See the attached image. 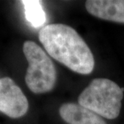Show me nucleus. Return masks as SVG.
I'll return each mask as SVG.
<instances>
[{
    "instance_id": "f257e3e1",
    "label": "nucleus",
    "mask_w": 124,
    "mask_h": 124,
    "mask_svg": "<svg viewBox=\"0 0 124 124\" xmlns=\"http://www.w3.org/2000/svg\"><path fill=\"white\" fill-rule=\"evenodd\" d=\"M47 53L75 73L88 75L94 68L93 55L75 29L63 23H51L39 31Z\"/></svg>"
},
{
    "instance_id": "f03ea898",
    "label": "nucleus",
    "mask_w": 124,
    "mask_h": 124,
    "mask_svg": "<svg viewBox=\"0 0 124 124\" xmlns=\"http://www.w3.org/2000/svg\"><path fill=\"white\" fill-rule=\"evenodd\" d=\"M124 88L107 78H95L78 97V104L101 118L115 119L122 108Z\"/></svg>"
},
{
    "instance_id": "7ed1b4c3",
    "label": "nucleus",
    "mask_w": 124,
    "mask_h": 124,
    "mask_svg": "<svg viewBox=\"0 0 124 124\" xmlns=\"http://www.w3.org/2000/svg\"><path fill=\"white\" fill-rule=\"evenodd\" d=\"M24 56L28 62L25 82L31 92L44 93L51 91L56 81V70L50 57L36 43L25 41Z\"/></svg>"
},
{
    "instance_id": "20e7f679",
    "label": "nucleus",
    "mask_w": 124,
    "mask_h": 124,
    "mask_svg": "<svg viewBox=\"0 0 124 124\" xmlns=\"http://www.w3.org/2000/svg\"><path fill=\"white\" fill-rule=\"evenodd\" d=\"M28 110V101L23 91L10 78L0 79V111L10 118H20Z\"/></svg>"
},
{
    "instance_id": "39448f33",
    "label": "nucleus",
    "mask_w": 124,
    "mask_h": 124,
    "mask_svg": "<svg viewBox=\"0 0 124 124\" xmlns=\"http://www.w3.org/2000/svg\"><path fill=\"white\" fill-rule=\"evenodd\" d=\"M85 8L96 18L124 23V0H88Z\"/></svg>"
},
{
    "instance_id": "423d86ee",
    "label": "nucleus",
    "mask_w": 124,
    "mask_h": 124,
    "mask_svg": "<svg viewBox=\"0 0 124 124\" xmlns=\"http://www.w3.org/2000/svg\"><path fill=\"white\" fill-rule=\"evenodd\" d=\"M59 114L62 119L69 124H106L97 114L73 102L61 105Z\"/></svg>"
},
{
    "instance_id": "0eeeda50",
    "label": "nucleus",
    "mask_w": 124,
    "mask_h": 124,
    "mask_svg": "<svg viewBox=\"0 0 124 124\" xmlns=\"http://www.w3.org/2000/svg\"><path fill=\"white\" fill-rule=\"evenodd\" d=\"M24 7L25 18L32 27L40 28L46 22V14L40 1L23 0L20 2Z\"/></svg>"
}]
</instances>
